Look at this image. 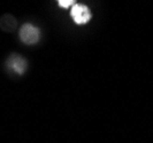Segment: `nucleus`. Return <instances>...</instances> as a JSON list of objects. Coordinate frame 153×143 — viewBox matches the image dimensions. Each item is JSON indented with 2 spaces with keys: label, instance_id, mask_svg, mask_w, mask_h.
<instances>
[{
  "label": "nucleus",
  "instance_id": "39448f33",
  "mask_svg": "<svg viewBox=\"0 0 153 143\" xmlns=\"http://www.w3.org/2000/svg\"><path fill=\"white\" fill-rule=\"evenodd\" d=\"M76 2L74 0H59L58 1V5L60 8H63V9H67L69 7H73Z\"/></svg>",
  "mask_w": 153,
  "mask_h": 143
},
{
  "label": "nucleus",
  "instance_id": "f257e3e1",
  "mask_svg": "<svg viewBox=\"0 0 153 143\" xmlns=\"http://www.w3.org/2000/svg\"><path fill=\"white\" fill-rule=\"evenodd\" d=\"M19 36H20V39H21V41L23 44H25V45H35L39 41L40 31H39V29L36 25H33L31 23H25L21 26Z\"/></svg>",
  "mask_w": 153,
  "mask_h": 143
},
{
  "label": "nucleus",
  "instance_id": "20e7f679",
  "mask_svg": "<svg viewBox=\"0 0 153 143\" xmlns=\"http://www.w3.org/2000/svg\"><path fill=\"white\" fill-rule=\"evenodd\" d=\"M2 21H6V23L1 22V26H2L4 30L12 31L16 26V21L12 16H9V15L4 16V17H2Z\"/></svg>",
  "mask_w": 153,
  "mask_h": 143
},
{
  "label": "nucleus",
  "instance_id": "f03ea898",
  "mask_svg": "<svg viewBox=\"0 0 153 143\" xmlns=\"http://www.w3.org/2000/svg\"><path fill=\"white\" fill-rule=\"evenodd\" d=\"M70 17L77 25H84L90 22L92 17L91 10L83 4H75L70 9Z\"/></svg>",
  "mask_w": 153,
  "mask_h": 143
},
{
  "label": "nucleus",
  "instance_id": "7ed1b4c3",
  "mask_svg": "<svg viewBox=\"0 0 153 143\" xmlns=\"http://www.w3.org/2000/svg\"><path fill=\"white\" fill-rule=\"evenodd\" d=\"M7 68L13 71L16 75L21 76L27 70V61L23 59L22 56L20 55H16V54H13L8 57L7 63H6Z\"/></svg>",
  "mask_w": 153,
  "mask_h": 143
}]
</instances>
